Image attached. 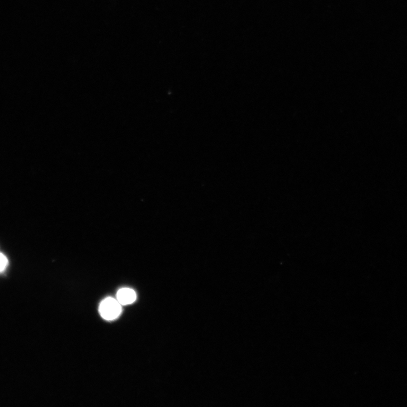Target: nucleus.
<instances>
[{"mask_svg": "<svg viewBox=\"0 0 407 407\" xmlns=\"http://www.w3.org/2000/svg\"><path fill=\"white\" fill-rule=\"evenodd\" d=\"M137 300V293L131 288H123L118 291L117 300L122 306L131 305Z\"/></svg>", "mask_w": 407, "mask_h": 407, "instance_id": "2", "label": "nucleus"}, {"mask_svg": "<svg viewBox=\"0 0 407 407\" xmlns=\"http://www.w3.org/2000/svg\"><path fill=\"white\" fill-rule=\"evenodd\" d=\"M122 305L117 300L107 297L101 303L99 312L101 317L107 321L115 320L122 313Z\"/></svg>", "mask_w": 407, "mask_h": 407, "instance_id": "1", "label": "nucleus"}, {"mask_svg": "<svg viewBox=\"0 0 407 407\" xmlns=\"http://www.w3.org/2000/svg\"><path fill=\"white\" fill-rule=\"evenodd\" d=\"M8 264V260L7 257L4 254L0 253V272H3Z\"/></svg>", "mask_w": 407, "mask_h": 407, "instance_id": "3", "label": "nucleus"}]
</instances>
